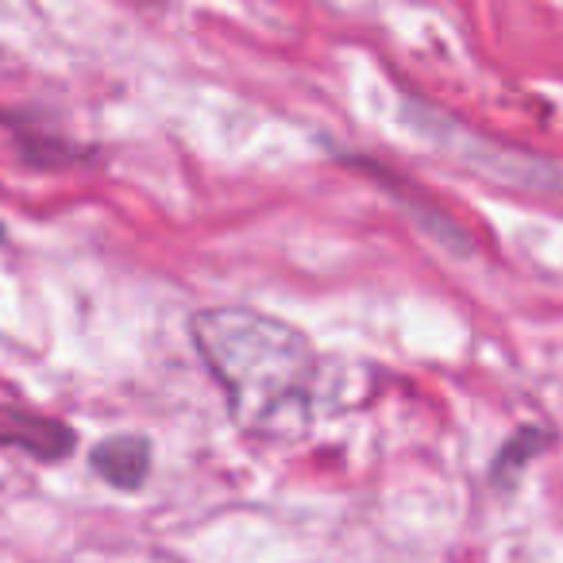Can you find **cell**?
I'll return each instance as SVG.
<instances>
[{"instance_id": "cell-1", "label": "cell", "mask_w": 563, "mask_h": 563, "mask_svg": "<svg viewBox=\"0 0 563 563\" xmlns=\"http://www.w3.org/2000/svg\"><path fill=\"white\" fill-rule=\"evenodd\" d=\"M189 336L247 437H306L321 406V355L306 332L255 309L224 306L194 313Z\"/></svg>"}, {"instance_id": "cell-2", "label": "cell", "mask_w": 563, "mask_h": 563, "mask_svg": "<svg viewBox=\"0 0 563 563\" xmlns=\"http://www.w3.org/2000/svg\"><path fill=\"white\" fill-rule=\"evenodd\" d=\"M0 444L24 448V452H32L35 460L55 463V460H63V455H70L74 429H70V424L51 421V417L0 409Z\"/></svg>"}, {"instance_id": "cell-3", "label": "cell", "mask_w": 563, "mask_h": 563, "mask_svg": "<svg viewBox=\"0 0 563 563\" xmlns=\"http://www.w3.org/2000/svg\"><path fill=\"white\" fill-rule=\"evenodd\" d=\"M89 463L117 490H140L151 475V444L147 437H109L93 448Z\"/></svg>"}, {"instance_id": "cell-4", "label": "cell", "mask_w": 563, "mask_h": 563, "mask_svg": "<svg viewBox=\"0 0 563 563\" xmlns=\"http://www.w3.org/2000/svg\"><path fill=\"white\" fill-rule=\"evenodd\" d=\"M548 444V437L544 432H537V429H525V432H517L514 440H509L506 448H501V455L494 460V483H514V475L525 467V460H532V455L540 452V448Z\"/></svg>"}, {"instance_id": "cell-5", "label": "cell", "mask_w": 563, "mask_h": 563, "mask_svg": "<svg viewBox=\"0 0 563 563\" xmlns=\"http://www.w3.org/2000/svg\"><path fill=\"white\" fill-rule=\"evenodd\" d=\"M0 243H4V228H0Z\"/></svg>"}]
</instances>
